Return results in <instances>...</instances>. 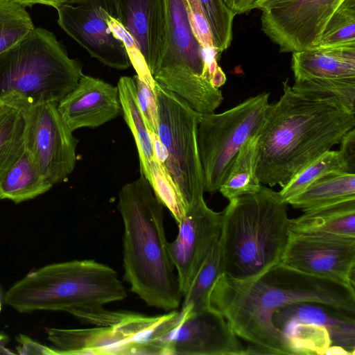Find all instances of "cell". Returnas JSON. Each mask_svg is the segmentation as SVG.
<instances>
[{
    "label": "cell",
    "instance_id": "obj_1",
    "mask_svg": "<svg viewBox=\"0 0 355 355\" xmlns=\"http://www.w3.org/2000/svg\"><path fill=\"white\" fill-rule=\"evenodd\" d=\"M314 302L355 318V289L312 275L279 261L261 274L234 279L221 274L209 295V306L250 343L247 354H289L272 322V314L288 304Z\"/></svg>",
    "mask_w": 355,
    "mask_h": 355
},
{
    "label": "cell",
    "instance_id": "obj_2",
    "mask_svg": "<svg viewBox=\"0 0 355 355\" xmlns=\"http://www.w3.org/2000/svg\"><path fill=\"white\" fill-rule=\"evenodd\" d=\"M258 134L257 175L284 187L298 172L355 128V112L335 98L303 92L283 82Z\"/></svg>",
    "mask_w": 355,
    "mask_h": 355
},
{
    "label": "cell",
    "instance_id": "obj_3",
    "mask_svg": "<svg viewBox=\"0 0 355 355\" xmlns=\"http://www.w3.org/2000/svg\"><path fill=\"white\" fill-rule=\"evenodd\" d=\"M163 207L142 173L119 191L124 279L148 306L171 311L179 307L182 295L168 251Z\"/></svg>",
    "mask_w": 355,
    "mask_h": 355
},
{
    "label": "cell",
    "instance_id": "obj_4",
    "mask_svg": "<svg viewBox=\"0 0 355 355\" xmlns=\"http://www.w3.org/2000/svg\"><path fill=\"white\" fill-rule=\"evenodd\" d=\"M126 297L115 270L84 259L53 263L29 272L9 288L4 300L21 313L62 311L87 324L110 326L130 312L110 311L104 306Z\"/></svg>",
    "mask_w": 355,
    "mask_h": 355
},
{
    "label": "cell",
    "instance_id": "obj_5",
    "mask_svg": "<svg viewBox=\"0 0 355 355\" xmlns=\"http://www.w3.org/2000/svg\"><path fill=\"white\" fill-rule=\"evenodd\" d=\"M286 205L278 192L263 186L229 200L218 243L223 274L250 278L281 261L291 234Z\"/></svg>",
    "mask_w": 355,
    "mask_h": 355
},
{
    "label": "cell",
    "instance_id": "obj_6",
    "mask_svg": "<svg viewBox=\"0 0 355 355\" xmlns=\"http://www.w3.org/2000/svg\"><path fill=\"white\" fill-rule=\"evenodd\" d=\"M82 69L51 32L35 28L0 54V97L17 92L33 105L59 103L76 86Z\"/></svg>",
    "mask_w": 355,
    "mask_h": 355
},
{
    "label": "cell",
    "instance_id": "obj_7",
    "mask_svg": "<svg viewBox=\"0 0 355 355\" xmlns=\"http://www.w3.org/2000/svg\"><path fill=\"white\" fill-rule=\"evenodd\" d=\"M166 44L154 80L201 114L214 113L223 101L210 83L202 49L189 22L183 0H164Z\"/></svg>",
    "mask_w": 355,
    "mask_h": 355
},
{
    "label": "cell",
    "instance_id": "obj_8",
    "mask_svg": "<svg viewBox=\"0 0 355 355\" xmlns=\"http://www.w3.org/2000/svg\"><path fill=\"white\" fill-rule=\"evenodd\" d=\"M269 93L252 96L219 114H201L197 132L204 191H219L239 150L265 121Z\"/></svg>",
    "mask_w": 355,
    "mask_h": 355
},
{
    "label": "cell",
    "instance_id": "obj_9",
    "mask_svg": "<svg viewBox=\"0 0 355 355\" xmlns=\"http://www.w3.org/2000/svg\"><path fill=\"white\" fill-rule=\"evenodd\" d=\"M157 137L167 154L162 163L187 207L203 198L204 180L197 132L201 114L184 100L155 82Z\"/></svg>",
    "mask_w": 355,
    "mask_h": 355
},
{
    "label": "cell",
    "instance_id": "obj_10",
    "mask_svg": "<svg viewBox=\"0 0 355 355\" xmlns=\"http://www.w3.org/2000/svg\"><path fill=\"white\" fill-rule=\"evenodd\" d=\"M272 319L289 354H355V318L328 305L295 302Z\"/></svg>",
    "mask_w": 355,
    "mask_h": 355
},
{
    "label": "cell",
    "instance_id": "obj_11",
    "mask_svg": "<svg viewBox=\"0 0 355 355\" xmlns=\"http://www.w3.org/2000/svg\"><path fill=\"white\" fill-rule=\"evenodd\" d=\"M58 104L49 102L31 106L24 140L42 174L53 185L66 181L73 171L78 143Z\"/></svg>",
    "mask_w": 355,
    "mask_h": 355
},
{
    "label": "cell",
    "instance_id": "obj_12",
    "mask_svg": "<svg viewBox=\"0 0 355 355\" xmlns=\"http://www.w3.org/2000/svg\"><path fill=\"white\" fill-rule=\"evenodd\" d=\"M57 10L59 26L92 57L116 69L130 66L123 42L109 27V18H116L114 0H76Z\"/></svg>",
    "mask_w": 355,
    "mask_h": 355
},
{
    "label": "cell",
    "instance_id": "obj_13",
    "mask_svg": "<svg viewBox=\"0 0 355 355\" xmlns=\"http://www.w3.org/2000/svg\"><path fill=\"white\" fill-rule=\"evenodd\" d=\"M343 0H289L262 10L261 29L282 53L317 45L329 19Z\"/></svg>",
    "mask_w": 355,
    "mask_h": 355
},
{
    "label": "cell",
    "instance_id": "obj_14",
    "mask_svg": "<svg viewBox=\"0 0 355 355\" xmlns=\"http://www.w3.org/2000/svg\"><path fill=\"white\" fill-rule=\"evenodd\" d=\"M164 354L246 355V347L225 318L211 306L180 309L173 327L163 338Z\"/></svg>",
    "mask_w": 355,
    "mask_h": 355
},
{
    "label": "cell",
    "instance_id": "obj_15",
    "mask_svg": "<svg viewBox=\"0 0 355 355\" xmlns=\"http://www.w3.org/2000/svg\"><path fill=\"white\" fill-rule=\"evenodd\" d=\"M281 261L355 288V238L291 232Z\"/></svg>",
    "mask_w": 355,
    "mask_h": 355
},
{
    "label": "cell",
    "instance_id": "obj_16",
    "mask_svg": "<svg viewBox=\"0 0 355 355\" xmlns=\"http://www.w3.org/2000/svg\"><path fill=\"white\" fill-rule=\"evenodd\" d=\"M178 226L177 237L168 243V251L183 298L219 242L222 211L210 209L203 198L189 205Z\"/></svg>",
    "mask_w": 355,
    "mask_h": 355
},
{
    "label": "cell",
    "instance_id": "obj_17",
    "mask_svg": "<svg viewBox=\"0 0 355 355\" xmlns=\"http://www.w3.org/2000/svg\"><path fill=\"white\" fill-rule=\"evenodd\" d=\"M58 108L72 132L81 128H97L122 113L117 86L85 74Z\"/></svg>",
    "mask_w": 355,
    "mask_h": 355
},
{
    "label": "cell",
    "instance_id": "obj_18",
    "mask_svg": "<svg viewBox=\"0 0 355 355\" xmlns=\"http://www.w3.org/2000/svg\"><path fill=\"white\" fill-rule=\"evenodd\" d=\"M116 19L132 37L153 76L164 54V0H114Z\"/></svg>",
    "mask_w": 355,
    "mask_h": 355
},
{
    "label": "cell",
    "instance_id": "obj_19",
    "mask_svg": "<svg viewBox=\"0 0 355 355\" xmlns=\"http://www.w3.org/2000/svg\"><path fill=\"white\" fill-rule=\"evenodd\" d=\"M58 354H137L128 334L118 323L86 329H46Z\"/></svg>",
    "mask_w": 355,
    "mask_h": 355
},
{
    "label": "cell",
    "instance_id": "obj_20",
    "mask_svg": "<svg viewBox=\"0 0 355 355\" xmlns=\"http://www.w3.org/2000/svg\"><path fill=\"white\" fill-rule=\"evenodd\" d=\"M295 80L311 78L355 80V45L315 46L293 53Z\"/></svg>",
    "mask_w": 355,
    "mask_h": 355
},
{
    "label": "cell",
    "instance_id": "obj_21",
    "mask_svg": "<svg viewBox=\"0 0 355 355\" xmlns=\"http://www.w3.org/2000/svg\"><path fill=\"white\" fill-rule=\"evenodd\" d=\"M33 104L17 92L0 97V179L22 154Z\"/></svg>",
    "mask_w": 355,
    "mask_h": 355
},
{
    "label": "cell",
    "instance_id": "obj_22",
    "mask_svg": "<svg viewBox=\"0 0 355 355\" xmlns=\"http://www.w3.org/2000/svg\"><path fill=\"white\" fill-rule=\"evenodd\" d=\"M293 232L355 238V198L307 210L290 219Z\"/></svg>",
    "mask_w": 355,
    "mask_h": 355
},
{
    "label": "cell",
    "instance_id": "obj_23",
    "mask_svg": "<svg viewBox=\"0 0 355 355\" xmlns=\"http://www.w3.org/2000/svg\"><path fill=\"white\" fill-rule=\"evenodd\" d=\"M53 186L43 176L32 154L24 147L19 158L0 179V199L20 203L46 193Z\"/></svg>",
    "mask_w": 355,
    "mask_h": 355
},
{
    "label": "cell",
    "instance_id": "obj_24",
    "mask_svg": "<svg viewBox=\"0 0 355 355\" xmlns=\"http://www.w3.org/2000/svg\"><path fill=\"white\" fill-rule=\"evenodd\" d=\"M355 198V173L334 171L318 178L287 204L303 211Z\"/></svg>",
    "mask_w": 355,
    "mask_h": 355
},
{
    "label": "cell",
    "instance_id": "obj_25",
    "mask_svg": "<svg viewBox=\"0 0 355 355\" xmlns=\"http://www.w3.org/2000/svg\"><path fill=\"white\" fill-rule=\"evenodd\" d=\"M117 88L122 113L138 150L141 173L145 175L150 184L152 178L150 164L155 157L154 149L149 130L138 104L133 78L121 77Z\"/></svg>",
    "mask_w": 355,
    "mask_h": 355
},
{
    "label": "cell",
    "instance_id": "obj_26",
    "mask_svg": "<svg viewBox=\"0 0 355 355\" xmlns=\"http://www.w3.org/2000/svg\"><path fill=\"white\" fill-rule=\"evenodd\" d=\"M258 135L239 150L219 191L229 200L258 192L262 185L257 175Z\"/></svg>",
    "mask_w": 355,
    "mask_h": 355
},
{
    "label": "cell",
    "instance_id": "obj_27",
    "mask_svg": "<svg viewBox=\"0 0 355 355\" xmlns=\"http://www.w3.org/2000/svg\"><path fill=\"white\" fill-rule=\"evenodd\" d=\"M334 171L347 172L338 150H329L306 165L278 192L286 203L322 176Z\"/></svg>",
    "mask_w": 355,
    "mask_h": 355
},
{
    "label": "cell",
    "instance_id": "obj_28",
    "mask_svg": "<svg viewBox=\"0 0 355 355\" xmlns=\"http://www.w3.org/2000/svg\"><path fill=\"white\" fill-rule=\"evenodd\" d=\"M223 273L222 259L218 243L211 251L189 291L183 296L181 309L196 311L210 306V291L216 279Z\"/></svg>",
    "mask_w": 355,
    "mask_h": 355
},
{
    "label": "cell",
    "instance_id": "obj_29",
    "mask_svg": "<svg viewBox=\"0 0 355 355\" xmlns=\"http://www.w3.org/2000/svg\"><path fill=\"white\" fill-rule=\"evenodd\" d=\"M35 28L25 7L0 0V54L14 46Z\"/></svg>",
    "mask_w": 355,
    "mask_h": 355
},
{
    "label": "cell",
    "instance_id": "obj_30",
    "mask_svg": "<svg viewBox=\"0 0 355 355\" xmlns=\"http://www.w3.org/2000/svg\"><path fill=\"white\" fill-rule=\"evenodd\" d=\"M355 45V0H343L327 23L316 46Z\"/></svg>",
    "mask_w": 355,
    "mask_h": 355
},
{
    "label": "cell",
    "instance_id": "obj_31",
    "mask_svg": "<svg viewBox=\"0 0 355 355\" xmlns=\"http://www.w3.org/2000/svg\"><path fill=\"white\" fill-rule=\"evenodd\" d=\"M151 187L155 196L171 212L177 225L182 220L187 205L171 176L164 165L154 157L150 164Z\"/></svg>",
    "mask_w": 355,
    "mask_h": 355
},
{
    "label": "cell",
    "instance_id": "obj_32",
    "mask_svg": "<svg viewBox=\"0 0 355 355\" xmlns=\"http://www.w3.org/2000/svg\"><path fill=\"white\" fill-rule=\"evenodd\" d=\"M211 31L214 48L222 53L230 45L236 15L223 0H198Z\"/></svg>",
    "mask_w": 355,
    "mask_h": 355
},
{
    "label": "cell",
    "instance_id": "obj_33",
    "mask_svg": "<svg viewBox=\"0 0 355 355\" xmlns=\"http://www.w3.org/2000/svg\"><path fill=\"white\" fill-rule=\"evenodd\" d=\"M292 87L303 92L335 98L355 112V80L311 78L295 80Z\"/></svg>",
    "mask_w": 355,
    "mask_h": 355
},
{
    "label": "cell",
    "instance_id": "obj_34",
    "mask_svg": "<svg viewBox=\"0 0 355 355\" xmlns=\"http://www.w3.org/2000/svg\"><path fill=\"white\" fill-rule=\"evenodd\" d=\"M108 24L114 35L123 42L136 75L155 90V81L132 37L115 18L110 17Z\"/></svg>",
    "mask_w": 355,
    "mask_h": 355
},
{
    "label": "cell",
    "instance_id": "obj_35",
    "mask_svg": "<svg viewBox=\"0 0 355 355\" xmlns=\"http://www.w3.org/2000/svg\"><path fill=\"white\" fill-rule=\"evenodd\" d=\"M135 83L137 98L140 110L150 132L157 133V108L155 91L137 75Z\"/></svg>",
    "mask_w": 355,
    "mask_h": 355
},
{
    "label": "cell",
    "instance_id": "obj_36",
    "mask_svg": "<svg viewBox=\"0 0 355 355\" xmlns=\"http://www.w3.org/2000/svg\"><path fill=\"white\" fill-rule=\"evenodd\" d=\"M183 1L191 29L202 50L215 49L209 24L198 0Z\"/></svg>",
    "mask_w": 355,
    "mask_h": 355
},
{
    "label": "cell",
    "instance_id": "obj_37",
    "mask_svg": "<svg viewBox=\"0 0 355 355\" xmlns=\"http://www.w3.org/2000/svg\"><path fill=\"white\" fill-rule=\"evenodd\" d=\"M338 152L348 173H355V128L345 134Z\"/></svg>",
    "mask_w": 355,
    "mask_h": 355
},
{
    "label": "cell",
    "instance_id": "obj_38",
    "mask_svg": "<svg viewBox=\"0 0 355 355\" xmlns=\"http://www.w3.org/2000/svg\"><path fill=\"white\" fill-rule=\"evenodd\" d=\"M18 338L20 345L17 347V350L20 354H58V352L55 349H51L35 343L30 338L24 335H20Z\"/></svg>",
    "mask_w": 355,
    "mask_h": 355
},
{
    "label": "cell",
    "instance_id": "obj_39",
    "mask_svg": "<svg viewBox=\"0 0 355 355\" xmlns=\"http://www.w3.org/2000/svg\"><path fill=\"white\" fill-rule=\"evenodd\" d=\"M225 5L235 14H243L254 8L256 0H223Z\"/></svg>",
    "mask_w": 355,
    "mask_h": 355
},
{
    "label": "cell",
    "instance_id": "obj_40",
    "mask_svg": "<svg viewBox=\"0 0 355 355\" xmlns=\"http://www.w3.org/2000/svg\"><path fill=\"white\" fill-rule=\"evenodd\" d=\"M24 7L31 6L35 4H43L52 6L58 9L60 6L71 3L76 0H11Z\"/></svg>",
    "mask_w": 355,
    "mask_h": 355
},
{
    "label": "cell",
    "instance_id": "obj_41",
    "mask_svg": "<svg viewBox=\"0 0 355 355\" xmlns=\"http://www.w3.org/2000/svg\"><path fill=\"white\" fill-rule=\"evenodd\" d=\"M226 76L222 69L218 66L211 77L210 83L213 87L219 89L226 82Z\"/></svg>",
    "mask_w": 355,
    "mask_h": 355
},
{
    "label": "cell",
    "instance_id": "obj_42",
    "mask_svg": "<svg viewBox=\"0 0 355 355\" xmlns=\"http://www.w3.org/2000/svg\"><path fill=\"white\" fill-rule=\"evenodd\" d=\"M289 0H256L254 3V8L261 10L270 8L278 3H281Z\"/></svg>",
    "mask_w": 355,
    "mask_h": 355
},
{
    "label": "cell",
    "instance_id": "obj_43",
    "mask_svg": "<svg viewBox=\"0 0 355 355\" xmlns=\"http://www.w3.org/2000/svg\"><path fill=\"white\" fill-rule=\"evenodd\" d=\"M9 342V337L3 334L0 333V354H13L14 353L6 348V346Z\"/></svg>",
    "mask_w": 355,
    "mask_h": 355
},
{
    "label": "cell",
    "instance_id": "obj_44",
    "mask_svg": "<svg viewBox=\"0 0 355 355\" xmlns=\"http://www.w3.org/2000/svg\"><path fill=\"white\" fill-rule=\"evenodd\" d=\"M1 310V293H0V311Z\"/></svg>",
    "mask_w": 355,
    "mask_h": 355
}]
</instances>
